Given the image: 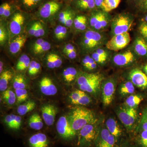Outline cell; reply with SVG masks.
<instances>
[{"instance_id":"obj_1","label":"cell","mask_w":147,"mask_h":147,"mask_svg":"<svg viewBox=\"0 0 147 147\" xmlns=\"http://www.w3.org/2000/svg\"><path fill=\"white\" fill-rule=\"evenodd\" d=\"M104 79V75L100 73L81 72L78 74L76 82L80 90L97 97L100 93L101 84Z\"/></svg>"},{"instance_id":"obj_2","label":"cell","mask_w":147,"mask_h":147,"mask_svg":"<svg viewBox=\"0 0 147 147\" xmlns=\"http://www.w3.org/2000/svg\"><path fill=\"white\" fill-rule=\"evenodd\" d=\"M67 119L71 127L77 133L84 126L98 119L94 112L82 107L74 109L69 113Z\"/></svg>"},{"instance_id":"obj_3","label":"cell","mask_w":147,"mask_h":147,"mask_svg":"<svg viewBox=\"0 0 147 147\" xmlns=\"http://www.w3.org/2000/svg\"><path fill=\"white\" fill-rule=\"evenodd\" d=\"M102 124V120L98 119L82 127L77 133L76 147H92Z\"/></svg>"},{"instance_id":"obj_4","label":"cell","mask_w":147,"mask_h":147,"mask_svg":"<svg viewBox=\"0 0 147 147\" xmlns=\"http://www.w3.org/2000/svg\"><path fill=\"white\" fill-rule=\"evenodd\" d=\"M106 41L105 36L102 34L94 30H89L82 36L80 46L84 53H93L102 47Z\"/></svg>"},{"instance_id":"obj_5","label":"cell","mask_w":147,"mask_h":147,"mask_svg":"<svg viewBox=\"0 0 147 147\" xmlns=\"http://www.w3.org/2000/svg\"><path fill=\"white\" fill-rule=\"evenodd\" d=\"M115 112L127 132L133 134L137 127L138 121L137 109L129 108L123 104L117 108Z\"/></svg>"},{"instance_id":"obj_6","label":"cell","mask_w":147,"mask_h":147,"mask_svg":"<svg viewBox=\"0 0 147 147\" xmlns=\"http://www.w3.org/2000/svg\"><path fill=\"white\" fill-rule=\"evenodd\" d=\"M133 21L132 16L127 13H122L116 16L111 24L113 36L128 32L132 26Z\"/></svg>"},{"instance_id":"obj_7","label":"cell","mask_w":147,"mask_h":147,"mask_svg":"<svg viewBox=\"0 0 147 147\" xmlns=\"http://www.w3.org/2000/svg\"><path fill=\"white\" fill-rule=\"evenodd\" d=\"M58 136L64 142H73L75 139L77 142V133L71 127L68 119L65 116L59 119L56 125Z\"/></svg>"},{"instance_id":"obj_8","label":"cell","mask_w":147,"mask_h":147,"mask_svg":"<svg viewBox=\"0 0 147 147\" xmlns=\"http://www.w3.org/2000/svg\"><path fill=\"white\" fill-rule=\"evenodd\" d=\"M116 86L117 81L113 77L105 79L102 81L100 88V94L102 104L105 107L111 105L114 100Z\"/></svg>"},{"instance_id":"obj_9","label":"cell","mask_w":147,"mask_h":147,"mask_svg":"<svg viewBox=\"0 0 147 147\" xmlns=\"http://www.w3.org/2000/svg\"><path fill=\"white\" fill-rule=\"evenodd\" d=\"M115 138L102 123L92 147H118Z\"/></svg>"},{"instance_id":"obj_10","label":"cell","mask_w":147,"mask_h":147,"mask_svg":"<svg viewBox=\"0 0 147 147\" xmlns=\"http://www.w3.org/2000/svg\"><path fill=\"white\" fill-rule=\"evenodd\" d=\"M130 40L131 38L128 32L115 35L106 42V47L112 51H119L126 47L129 44Z\"/></svg>"},{"instance_id":"obj_11","label":"cell","mask_w":147,"mask_h":147,"mask_svg":"<svg viewBox=\"0 0 147 147\" xmlns=\"http://www.w3.org/2000/svg\"><path fill=\"white\" fill-rule=\"evenodd\" d=\"M61 5L56 1H51L43 4L39 7L38 14L44 19L51 18L60 10Z\"/></svg>"},{"instance_id":"obj_12","label":"cell","mask_w":147,"mask_h":147,"mask_svg":"<svg viewBox=\"0 0 147 147\" xmlns=\"http://www.w3.org/2000/svg\"><path fill=\"white\" fill-rule=\"evenodd\" d=\"M25 19V16L21 11H17L13 13L9 25L11 35L15 36L20 34L23 29Z\"/></svg>"},{"instance_id":"obj_13","label":"cell","mask_w":147,"mask_h":147,"mask_svg":"<svg viewBox=\"0 0 147 147\" xmlns=\"http://www.w3.org/2000/svg\"><path fill=\"white\" fill-rule=\"evenodd\" d=\"M28 147H51L52 143L48 136L42 132L30 135L27 140Z\"/></svg>"},{"instance_id":"obj_14","label":"cell","mask_w":147,"mask_h":147,"mask_svg":"<svg viewBox=\"0 0 147 147\" xmlns=\"http://www.w3.org/2000/svg\"><path fill=\"white\" fill-rule=\"evenodd\" d=\"M128 78L135 86L142 90H147V76L139 69H134L129 71Z\"/></svg>"},{"instance_id":"obj_15","label":"cell","mask_w":147,"mask_h":147,"mask_svg":"<svg viewBox=\"0 0 147 147\" xmlns=\"http://www.w3.org/2000/svg\"><path fill=\"white\" fill-rule=\"evenodd\" d=\"M105 124L109 131L115 137L118 144L121 140L127 138L124 131L115 119L109 118L105 121Z\"/></svg>"},{"instance_id":"obj_16","label":"cell","mask_w":147,"mask_h":147,"mask_svg":"<svg viewBox=\"0 0 147 147\" xmlns=\"http://www.w3.org/2000/svg\"><path fill=\"white\" fill-rule=\"evenodd\" d=\"M136 60V58L130 50L117 54L113 57V63L117 66L123 67L131 65Z\"/></svg>"},{"instance_id":"obj_17","label":"cell","mask_w":147,"mask_h":147,"mask_svg":"<svg viewBox=\"0 0 147 147\" xmlns=\"http://www.w3.org/2000/svg\"><path fill=\"white\" fill-rule=\"evenodd\" d=\"M70 102L74 105H87L91 103V98L86 92L82 90L74 91L69 95Z\"/></svg>"},{"instance_id":"obj_18","label":"cell","mask_w":147,"mask_h":147,"mask_svg":"<svg viewBox=\"0 0 147 147\" xmlns=\"http://www.w3.org/2000/svg\"><path fill=\"white\" fill-rule=\"evenodd\" d=\"M39 87L41 93L46 96L55 95L58 92L57 88L52 79L46 76L40 80Z\"/></svg>"},{"instance_id":"obj_19","label":"cell","mask_w":147,"mask_h":147,"mask_svg":"<svg viewBox=\"0 0 147 147\" xmlns=\"http://www.w3.org/2000/svg\"><path fill=\"white\" fill-rule=\"evenodd\" d=\"M41 110L42 118L45 124L49 126L53 125L57 113L56 107L52 104H47L42 106Z\"/></svg>"},{"instance_id":"obj_20","label":"cell","mask_w":147,"mask_h":147,"mask_svg":"<svg viewBox=\"0 0 147 147\" xmlns=\"http://www.w3.org/2000/svg\"><path fill=\"white\" fill-rule=\"evenodd\" d=\"M26 36L18 35L12 40L9 46V51L12 55H16L21 51L26 41Z\"/></svg>"},{"instance_id":"obj_21","label":"cell","mask_w":147,"mask_h":147,"mask_svg":"<svg viewBox=\"0 0 147 147\" xmlns=\"http://www.w3.org/2000/svg\"><path fill=\"white\" fill-rule=\"evenodd\" d=\"M51 47V44L49 42L40 38L36 40L33 44L32 50L34 54L40 55L50 50Z\"/></svg>"},{"instance_id":"obj_22","label":"cell","mask_w":147,"mask_h":147,"mask_svg":"<svg viewBox=\"0 0 147 147\" xmlns=\"http://www.w3.org/2000/svg\"><path fill=\"white\" fill-rule=\"evenodd\" d=\"M134 50L135 53L139 56L147 57V42L143 37H138L135 39Z\"/></svg>"},{"instance_id":"obj_23","label":"cell","mask_w":147,"mask_h":147,"mask_svg":"<svg viewBox=\"0 0 147 147\" xmlns=\"http://www.w3.org/2000/svg\"><path fill=\"white\" fill-rule=\"evenodd\" d=\"M75 8L82 11L94 10L96 7L94 0H73Z\"/></svg>"},{"instance_id":"obj_24","label":"cell","mask_w":147,"mask_h":147,"mask_svg":"<svg viewBox=\"0 0 147 147\" xmlns=\"http://www.w3.org/2000/svg\"><path fill=\"white\" fill-rule=\"evenodd\" d=\"M135 87L130 81L122 83L118 88V93L121 97H127L134 94L135 92Z\"/></svg>"},{"instance_id":"obj_25","label":"cell","mask_w":147,"mask_h":147,"mask_svg":"<svg viewBox=\"0 0 147 147\" xmlns=\"http://www.w3.org/2000/svg\"><path fill=\"white\" fill-rule=\"evenodd\" d=\"M144 99V97L140 94H132L127 97L123 105L129 108H138L139 104Z\"/></svg>"},{"instance_id":"obj_26","label":"cell","mask_w":147,"mask_h":147,"mask_svg":"<svg viewBox=\"0 0 147 147\" xmlns=\"http://www.w3.org/2000/svg\"><path fill=\"white\" fill-rule=\"evenodd\" d=\"M63 77L65 82L68 84H71L77 79L78 74L76 68L68 67L63 70Z\"/></svg>"},{"instance_id":"obj_27","label":"cell","mask_w":147,"mask_h":147,"mask_svg":"<svg viewBox=\"0 0 147 147\" xmlns=\"http://www.w3.org/2000/svg\"><path fill=\"white\" fill-rule=\"evenodd\" d=\"M46 63L49 68L54 69L60 67L62 64V60L57 54L50 53L46 58Z\"/></svg>"},{"instance_id":"obj_28","label":"cell","mask_w":147,"mask_h":147,"mask_svg":"<svg viewBox=\"0 0 147 147\" xmlns=\"http://www.w3.org/2000/svg\"><path fill=\"white\" fill-rule=\"evenodd\" d=\"M131 138L138 147H147V130L134 134Z\"/></svg>"},{"instance_id":"obj_29","label":"cell","mask_w":147,"mask_h":147,"mask_svg":"<svg viewBox=\"0 0 147 147\" xmlns=\"http://www.w3.org/2000/svg\"><path fill=\"white\" fill-rule=\"evenodd\" d=\"M110 21V15L108 14V12H105L103 11L97 24H96L93 29L96 31L102 30L108 27Z\"/></svg>"},{"instance_id":"obj_30","label":"cell","mask_w":147,"mask_h":147,"mask_svg":"<svg viewBox=\"0 0 147 147\" xmlns=\"http://www.w3.org/2000/svg\"><path fill=\"white\" fill-rule=\"evenodd\" d=\"M13 76L12 72L9 70L3 71L0 76V91L4 92L7 90L9 83Z\"/></svg>"},{"instance_id":"obj_31","label":"cell","mask_w":147,"mask_h":147,"mask_svg":"<svg viewBox=\"0 0 147 147\" xmlns=\"http://www.w3.org/2000/svg\"><path fill=\"white\" fill-rule=\"evenodd\" d=\"M29 126L31 128L36 130H39L43 127V123L42 119L38 114H33L29 120Z\"/></svg>"},{"instance_id":"obj_32","label":"cell","mask_w":147,"mask_h":147,"mask_svg":"<svg viewBox=\"0 0 147 147\" xmlns=\"http://www.w3.org/2000/svg\"><path fill=\"white\" fill-rule=\"evenodd\" d=\"M87 18L83 15H77L74 20L75 28L79 31H84L86 28Z\"/></svg>"},{"instance_id":"obj_33","label":"cell","mask_w":147,"mask_h":147,"mask_svg":"<svg viewBox=\"0 0 147 147\" xmlns=\"http://www.w3.org/2000/svg\"><path fill=\"white\" fill-rule=\"evenodd\" d=\"M36 103L33 100H28L22 105H20L17 108V113L20 116H24L32 111L35 108Z\"/></svg>"},{"instance_id":"obj_34","label":"cell","mask_w":147,"mask_h":147,"mask_svg":"<svg viewBox=\"0 0 147 147\" xmlns=\"http://www.w3.org/2000/svg\"><path fill=\"white\" fill-rule=\"evenodd\" d=\"M15 9L12 5L8 3H4L0 6V16L7 18L14 12Z\"/></svg>"},{"instance_id":"obj_35","label":"cell","mask_w":147,"mask_h":147,"mask_svg":"<svg viewBox=\"0 0 147 147\" xmlns=\"http://www.w3.org/2000/svg\"><path fill=\"white\" fill-rule=\"evenodd\" d=\"M145 130H147V107L143 110L141 118L132 135Z\"/></svg>"},{"instance_id":"obj_36","label":"cell","mask_w":147,"mask_h":147,"mask_svg":"<svg viewBox=\"0 0 147 147\" xmlns=\"http://www.w3.org/2000/svg\"><path fill=\"white\" fill-rule=\"evenodd\" d=\"M30 62V58L27 55H22L18 59L16 65V68L19 71L25 70L28 68Z\"/></svg>"},{"instance_id":"obj_37","label":"cell","mask_w":147,"mask_h":147,"mask_svg":"<svg viewBox=\"0 0 147 147\" xmlns=\"http://www.w3.org/2000/svg\"><path fill=\"white\" fill-rule=\"evenodd\" d=\"M121 0H104L103 1V11L109 12L118 7Z\"/></svg>"},{"instance_id":"obj_38","label":"cell","mask_w":147,"mask_h":147,"mask_svg":"<svg viewBox=\"0 0 147 147\" xmlns=\"http://www.w3.org/2000/svg\"><path fill=\"white\" fill-rule=\"evenodd\" d=\"M43 0H21L23 7L28 11H31L38 6Z\"/></svg>"},{"instance_id":"obj_39","label":"cell","mask_w":147,"mask_h":147,"mask_svg":"<svg viewBox=\"0 0 147 147\" xmlns=\"http://www.w3.org/2000/svg\"><path fill=\"white\" fill-rule=\"evenodd\" d=\"M13 85L15 90L26 88V83L24 76L22 74H17L13 79Z\"/></svg>"},{"instance_id":"obj_40","label":"cell","mask_w":147,"mask_h":147,"mask_svg":"<svg viewBox=\"0 0 147 147\" xmlns=\"http://www.w3.org/2000/svg\"><path fill=\"white\" fill-rule=\"evenodd\" d=\"M3 98L8 105H13L16 102V93L11 90H7L3 92Z\"/></svg>"},{"instance_id":"obj_41","label":"cell","mask_w":147,"mask_h":147,"mask_svg":"<svg viewBox=\"0 0 147 147\" xmlns=\"http://www.w3.org/2000/svg\"><path fill=\"white\" fill-rule=\"evenodd\" d=\"M67 33V28L66 27L62 26H57L55 28L54 31L55 38L59 40L65 38Z\"/></svg>"},{"instance_id":"obj_42","label":"cell","mask_w":147,"mask_h":147,"mask_svg":"<svg viewBox=\"0 0 147 147\" xmlns=\"http://www.w3.org/2000/svg\"><path fill=\"white\" fill-rule=\"evenodd\" d=\"M17 103L26 101L28 97V91L26 89L15 90Z\"/></svg>"},{"instance_id":"obj_43","label":"cell","mask_w":147,"mask_h":147,"mask_svg":"<svg viewBox=\"0 0 147 147\" xmlns=\"http://www.w3.org/2000/svg\"><path fill=\"white\" fill-rule=\"evenodd\" d=\"M40 64L35 61H31L28 67V73L30 75H34L39 72L40 69Z\"/></svg>"},{"instance_id":"obj_44","label":"cell","mask_w":147,"mask_h":147,"mask_svg":"<svg viewBox=\"0 0 147 147\" xmlns=\"http://www.w3.org/2000/svg\"><path fill=\"white\" fill-rule=\"evenodd\" d=\"M118 147H138L130 138H125L121 140Z\"/></svg>"},{"instance_id":"obj_45","label":"cell","mask_w":147,"mask_h":147,"mask_svg":"<svg viewBox=\"0 0 147 147\" xmlns=\"http://www.w3.org/2000/svg\"><path fill=\"white\" fill-rule=\"evenodd\" d=\"M72 13H73V11L69 8H67L65 10L62 11L59 13V21L62 24H63L67 18Z\"/></svg>"},{"instance_id":"obj_46","label":"cell","mask_w":147,"mask_h":147,"mask_svg":"<svg viewBox=\"0 0 147 147\" xmlns=\"http://www.w3.org/2000/svg\"><path fill=\"white\" fill-rule=\"evenodd\" d=\"M91 57L98 64L100 65H103L105 64L107 61L105 59H103L102 57L99 56L95 51H94L92 53Z\"/></svg>"},{"instance_id":"obj_47","label":"cell","mask_w":147,"mask_h":147,"mask_svg":"<svg viewBox=\"0 0 147 147\" xmlns=\"http://www.w3.org/2000/svg\"><path fill=\"white\" fill-rule=\"evenodd\" d=\"M36 32L35 37H39L43 36L45 34V30L42 24L39 22H36Z\"/></svg>"},{"instance_id":"obj_48","label":"cell","mask_w":147,"mask_h":147,"mask_svg":"<svg viewBox=\"0 0 147 147\" xmlns=\"http://www.w3.org/2000/svg\"><path fill=\"white\" fill-rule=\"evenodd\" d=\"M139 31L142 35V37L147 42V24L146 22H143L140 25L139 27Z\"/></svg>"},{"instance_id":"obj_49","label":"cell","mask_w":147,"mask_h":147,"mask_svg":"<svg viewBox=\"0 0 147 147\" xmlns=\"http://www.w3.org/2000/svg\"><path fill=\"white\" fill-rule=\"evenodd\" d=\"M15 115L11 114L6 116L5 122L9 128L13 129V121L15 118Z\"/></svg>"},{"instance_id":"obj_50","label":"cell","mask_w":147,"mask_h":147,"mask_svg":"<svg viewBox=\"0 0 147 147\" xmlns=\"http://www.w3.org/2000/svg\"><path fill=\"white\" fill-rule=\"evenodd\" d=\"M22 118L21 116L15 115V118L13 121V130H18L20 129L21 126Z\"/></svg>"},{"instance_id":"obj_51","label":"cell","mask_w":147,"mask_h":147,"mask_svg":"<svg viewBox=\"0 0 147 147\" xmlns=\"http://www.w3.org/2000/svg\"><path fill=\"white\" fill-rule=\"evenodd\" d=\"M7 39V33L3 25H1L0 27V43L2 45Z\"/></svg>"},{"instance_id":"obj_52","label":"cell","mask_w":147,"mask_h":147,"mask_svg":"<svg viewBox=\"0 0 147 147\" xmlns=\"http://www.w3.org/2000/svg\"><path fill=\"white\" fill-rule=\"evenodd\" d=\"M97 63L92 59V58L91 56L89 63L88 67L86 68L87 70H89V71L94 70L97 68Z\"/></svg>"},{"instance_id":"obj_53","label":"cell","mask_w":147,"mask_h":147,"mask_svg":"<svg viewBox=\"0 0 147 147\" xmlns=\"http://www.w3.org/2000/svg\"><path fill=\"white\" fill-rule=\"evenodd\" d=\"M96 52L98 54L99 56L102 57L103 59H105V60L107 61L108 59V52L106 50H104V49H102L101 47L98 48L97 50H96Z\"/></svg>"},{"instance_id":"obj_54","label":"cell","mask_w":147,"mask_h":147,"mask_svg":"<svg viewBox=\"0 0 147 147\" xmlns=\"http://www.w3.org/2000/svg\"><path fill=\"white\" fill-rule=\"evenodd\" d=\"M74 12L70 14L69 16L67 18L64 23L63 24H64L67 27H70L72 26V24H73L74 20Z\"/></svg>"},{"instance_id":"obj_55","label":"cell","mask_w":147,"mask_h":147,"mask_svg":"<svg viewBox=\"0 0 147 147\" xmlns=\"http://www.w3.org/2000/svg\"><path fill=\"white\" fill-rule=\"evenodd\" d=\"M36 32V23L35 22L32 25L31 27L29 30V34L32 36L35 37Z\"/></svg>"},{"instance_id":"obj_56","label":"cell","mask_w":147,"mask_h":147,"mask_svg":"<svg viewBox=\"0 0 147 147\" xmlns=\"http://www.w3.org/2000/svg\"><path fill=\"white\" fill-rule=\"evenodd\" d=\"M65 55H66L69 58L71 59H73L76 58V56H77L76 49L66 52V53H65Z\"/></svg>"},{"instance_id":"obj_57","label":"cell","mask_w":147,"mask_h":147,"mask_svg":"<svg viewBox=\"0 0 147 147\" xmlns=\"http://www.w3.org/2000/svg\"><path fill=\"white\" fill-rule=\"evenodd\" d=\"M91 56H89V55H87L85 56L82 61V65L86 69L87 67H88V65L89 63L90 59Z\"/></svg>"},{"instance_id":"obj_58","label":"cell","mask_w":147,"mask_h":147,"mask_svg":"<svg viewBox=\"0 0 147 147\" xmlns=\"http://www.w3.org/2000/svg\"><path fill=\"white\" fill-rule=\"evenodd\" d=\"M96 7L98 9L103 11V5L104 0H94Z\"/></svg>"},{"instance_id":"obj_59","label":"cell","mask_w":147,"mask_h":147,"mask_svg":"<svg viewBox=\"0 0 147 147\" xmlns=\"http://www.w3.org/2000/svg\"><path fill=\"white\" fill-rule=\"evenodd\" d=\"M75 47L71 43H68V44H66L65 46L63 48V53H65L66 52H69V51H71L75 50Z\"/></svg>"},{"instance_id":"obj_60","label":"cell","mask_w":147,"mask_h":147,"mask_svg":"<svg viewBox=\"0 0 147 147\" xmlns=\"http://www.w3.org/2000/svg\"><path fill=\"white\" fill-rule=\"evenodd\" d=\"M142 3V6L143 8L145 9L146 10H147V0H145Z\"/></svg>"},{"instance_id":"obj_61","label":"cell","mask_w":147,"mask_h":147,"mask_svg":"<svg viewBox=\"0 0 147 147\" xmlns=\"http://www.w3.org/2000/svg\"><path fill=\"white\" fill-rule=\"evenodd\" d=\"M3 63L2 61H1L0 62V73L1 74L3 72Z\"/></svg>"},{"instance_id":"obj_62","label":"cell","mask_w":147,"mask_h":147,"mask_svg":"<svg viewBox=\"0 0 147 147\" xmlns=\"http://www.w3.org/2000/svg\"><path fill=\"white\" fill-rule=\"evenodd\" d=\"M143 70H144L145 74L147 76V64H146V65L144 66V67H143Z\"/></svg>"},{"instance_id":"obj_63","label":"cell","mask_w":147,"mask_h":147,"mask_svg":"<svg viewBox=\"0 0 147 147\" xmlns=\"http://www.w3.org/2000/svg\"><path fill=\"white\" fill-rule=\"evenodd\" d=\"M145 1V0H135V1H136L137 2L139 3H142Z\"/></svg>"},{"instance_id":"obj_64","label":"cell","mask_w":147,"mask_h":147,"mask_svg":"<svg viewBox=\"0 0 147 147\" xmlns=\"http://www.w3.org/2000/svg\"><path fill=\"white\" fill-rule=\"evenodd\" d=\"M145 21H146V23L147 24V15H146L145 17Z\"/></svg>"}]
</instances>
